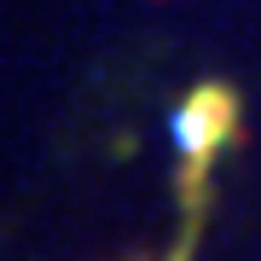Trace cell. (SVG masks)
I'll use <instances>...</instances> for the list:
<instances>
[{
	"label": "cell",
	"mask_w": 261,
	"mask_h": 261,
	"mask_svg": "<svg viewBox=\"0 0 261 261\" xmlns=\"http://www.w3.org/2000/svg\"><path fill=\"white\" fill-rule=\"evenodd\" d=\"M232 122H238V99H232V87H215V82H203L174 111V145L192 163V186L209 174V157L232 140Z\"/></svg>",
	"instance_id": "6da1fadb"
}]
</instances>
